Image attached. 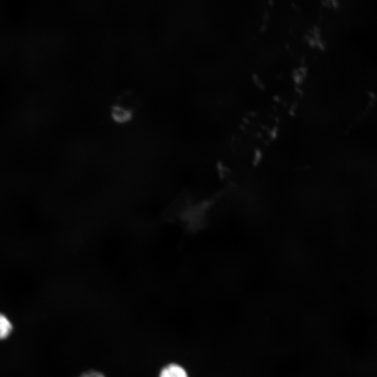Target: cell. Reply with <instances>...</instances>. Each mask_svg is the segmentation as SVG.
I'll return each mask as SVG.
<instances>
[{"instance_id": "cell-3", "label": "cell", "mask_w": 377, "mask_h": 377, "mask_svg": "<svg viewBox=\"0 0 377 377\" xmlns=\"http://www.w3.org/2000/svg\"><path fill=\"white\" fill-rule=\"evenodd\" d=\"M13 329L12 324L8 318L0 313V340L9 336Z\"/></svg>"}, {"instance_id": "cell-2", "label": "cell", "mask_w": 377, "mask_h": 377, "mask_svg": "<svg viewBox=\"0 0 377 377\" xmlns=\"http://www.w3.org/2000/svg\"><path fill=\"white\" fill-rule=\"evenodd\" d=\"M112 117L119 122H124L131 117V112L129 109L122 105H115L112 109Z\"/></svg>"}, {"instance_id": "cell-4", "label": "cell", "mask_w": 377, "mask_h": 377, "mask_svg": "<svg viewBox=\"0 0 377 377\" xmlns=\"http://www.w3.org/2000/svg\"><path fill=\"white\" fill-rule=\"evenodd\" d=\"M80 377H104V376L103 374H101L99 372L89 371L82 375Z\"/></svg>"}, {"instance_id": "cell-1", "label": "cell", "mask_w": 377, "mask_h": 377, "mask_svg": "<svg viewBox=\"0 0 377 377\" xmlns=\"http://www.w3.org/2000/svg\"><path fill=\"white\" fill-rule=\"evenodd\" d=\"M160 377H188V376L182 367L172 364L167 366L161 371Z\"/></svg>"}]
</instances>
